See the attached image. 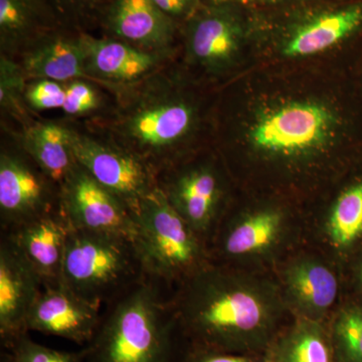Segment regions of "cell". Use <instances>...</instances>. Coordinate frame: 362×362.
I'll return each instance as SVG.
<instances>
[{
  "label": "cell",
  "instance_id": "3",
  "mask_svg": "<svg viewBox=\"0 0 362 362\" xmlns=\"http://www.w3.org/2000/svg\"><path fill=\"white\" fill-rule=\"evenodd\" d=\"M188 345L232 354L267 352L278 337L282 308L270 286L209 263L171 296Z\"/></svg>",
  "mask_w": 362,
  "mask_h": 362
},
{
  "label": "cell",
  "instance_id": "4",
  "mask_svg": "<svg viewBox=\"0 0 362 362\" xmlns=\"http://www.w3.org/2000/svg\"><path fill=\"white\" fill-rule=\"evenodd\" d=\"M361 40L362 0H293L251 11L252 65L345 56Z\"/></svg>",
  "mask_w": 362,
  "mask_h": 362
},
{
  "label": "cell",
  "instance_id": "34",
  "mask_svg": "<svg viewBox=\"0 0 362 362\" xmlns=\"http://www.w3.org/2000/svg\"><path fill=\"white\" fill-rule=\"evenodd\" d=\"M347 69L352 78L354 87L362 104V40L358 45L347 54Z\"/></svg>",
  "mask_w": 362,
  "mask_h": 362
},
{
  "label": "cell",
  "instance_id": "27",
  "mask_svg": "<svg viewBox=\"0 0 362 362\" xmlns=\"http://www.w3.org/2000/svg\"><path fill=\"white\" fill-rule=\"evenodd\" d=\"M4 362H85L87 349L63 351L33 341L28 333L21 335L7 347Z\"/></svg>",
  "mask_w": 362,
  "mask_h": 362
},
{
  "label": "cell",
  "instance_id": "5",
  "mask_svg": "<svg viewBox=\"0 0 362 362\" xmlns=\"http://www.w3.org/2000/svg\"><path fill=\"white\" fill-rule=\"evenodd\" d=\"M166 287L145 276L109 303L85 362H178L180 333Z\"/></svg>",
  "mask_w": 362,
  "mask_h": 362
},
{
  "label": "cell",
  "instance_id": "25",
  "mask_svg": "<svg viewBox=\"0 0 362 362\" xmlns=\"http://www.w3.org/2000/svg\"><path fill=\"white\" fill-rule=\"evenodd\" d=\"M329 331L337 362H362V306L342 309Z\"/></svg>",
  "mask_w": 362,
  "mask_h": 362
},
{
  "label": "cell",
  "instance_id": "32",
  "mask_svg": "<svg viewBox=\"0 0 362 362\" xmlns=\"http://www.w3.org/2000/svg\"><path fill=\"white\" fill-rule=\"evenodd\" d=\"M108 0H52L57 11L80 16L103 7Z\"/></svg>",
  "mask_w": 362,
  "mask_h": 362
},
{
  "label": "cell",
  "instance_id": "28",
  "mask_svg": "<svg viewBox=\"0 0 362 362\" xmlns=\"http://www.w3.org/2000/svg\"><path fill=\"white\" fill-rule=\"evenodd\" d=\"M26 106L35 111L62 109L65 102V83L57 81L33 80L26 86Z\"/></svg>",
  "mask_w": 362,
  "mask_h": 362
},
{
  "label": "cell",
  "instance_id": "21",
  "mask_svg": "<svg viewBox=\"0 0 362 362\" xmlns=\"http://www.w3.org/2000/svg\"><path fill=\"white\" fill-rule=\"evenodd\" d=\"M21 146L45 175L59 185L76 163L71 153V130L59 124L28 126L21 137Z\"/></svg>",
  "mask_w": 362,
  "mask_h": 362
},
{
  "label": "cell",
  "instance_id": "12",
  "mask_svg": "<svg viewBox=\"0 0 362 362\" xmlns=\"http://www.w3.org/2000/svg\"><path fill=\"white\" fill-rule=\"evenodd\" d=\"M61 207L71 230L135 240L134 213L77 162L61 183Z\"/></svg>",
  "mask_w": 362,
  "mask_h": 362
},
{
  "label": "cell",
  "instance_id": "1",
  "mask_svg": "<svg viewBox=\"0 0 362 362\" xmlns=\"http://www.w3.org/2000/svg\"><path fill=\"white\" fill-rule=\"evenodd\" d=\"M221 156L282 187H313L362 163V104L346 54L255 64L214 90Z\"/></svg>",
  "mask_w": 362,
  "mask_h": 362
},
{
  "label": "cell",
  "instance_id": "37",
  "mask_svg": "<svg viewBox=\"0 0 362 362\" xmlns=\"http://www.w3.org/2000/svg\"><path fill=\"white\" fill-rule=\"evenodd\" d=\"M265 357H266V356H265ZM265 362H272V361H269V359H268V358H267V357H266Z\"/></svg>",
  "mask_w": 362,
  "mask_h": 362
},
{
  "label": "cell",
  "instance_id": "29",
  "mask_svg": "<svg viewBox=\"0 0 362 362\" xmlns=\"http://www.w3.org/2000/svg\"><path fill=\"white\" fill-rule=\"evenodd\" d=\"M101 104L99 93L85 80L65 83V102L62 110L69 116H81L97 110Z\"/></svg>",
  "mask_w": 362,
  "mask_h": 362
},
{
  "label": "cell",
  "instance_id": "11",
  "mask_svg": "<svg viewBox=\"0 0 362 362\" xmlns=\"http://www.w3.org/2000/svg\"><path fill=\"white\" fill-rule=\"evenodd\" d=\"M157 187L202 240L218 220L225 199L214 157H189L157 176Z\"/></svg>",
  "mask_w": 362,
  "mask_h": 362
},
{
  "label": "cell",
  "instance_id": "15",
  "mask_svg": "<svg viewBox=\"0 0 362 362\" xmlns=\"http://www.w3.org/2000/svg\"><path fill=\"white\" fill-rule=\"evenodd\" d=\"M102 21L113 39L144 51L173 52L180 25L166 16L152 0H108Z\"/></svg>",
  "mask_w": 362,
  "mask_h": 362
},
{
  "label": "cell",
  "instance_id": "36",
  "mask_svg": "<svg viewBox=\"0 0 362 362\" xmlns=\"http://www.w3.org/2000/svg\"><path fill=\"white\" fill-rule=\"evenodd\" d=\"M327 1H343V0H327Z\"/></svg>",
  "mask_w": 362,
  "mask_h": 362
},
{
  "label": "cell",
  "instance_id": "2",
  "mask_svg": "<svg viewBox=\"0 0 362 362\" xmlns=\"http://www.w3.org/2000/svg\"><path fill=\"white\" fill-rule=\"evenodd\" d=\"M122 90L112 119V141L141 159L154 175L187 160L211 136L214 90L185 71H161Z\"/></svg>",
  "mask_w": 362,
  "mask_h": 362
},
{
  "label": "cell",
  "instance_id": "24",
  "mask_svg": "<svg viewBox=\"0 0 362 362\" xmlns=\"http://www.w3.org/2000/svg\"><path fill=\"white\" fill-rule=\"evenodd\" d=\"M328 233L337 247H350L362 237V171L339 190L331 207Z\"/></svg>",
  "mask_w": 362,
  "mask_h": 362
},
{
  "label": "cell",
  "instance_id": "20",
  "mask_svg": "<svg viewBox=\"0 0 362 362\" xmlns=\"http://www.w3.org/2000/svg\"><path fill=\"white\" fill-rule=\"evenodd\" d=\"M285 284L288 296L302 318L321 321L337 300V276L315 259H300L290 266Z\"/></svg>",
  "mask_w": 362,
  "mask_h": 362
},
{
  "label": "cell",
  "instance_id": "23",
  "mask_svg": "<svg viewBox=\"0 0 362 362\" xmlns=\"http://www.w3.org/2000/svg\"><path fill=\"white\" fill-rule=\"evenodd\" d=\"M282 223V213L272 207L233 221L221 233L218 254L235 259L268 249L277 240Z\"/></svg>",
  "mask_w": 362,
  "mask_h": 362
},
{
  "label": "cell",
  "instance_id": "30",
  "mask_svg": "<svg viewBox=\"0 0 362 362\" xmlns=\"http://www.w3.org/2000/svg\"><path fill=\"white\" fill-rule=\"evenodd\" d=\"M265 356L259 358L254 354H232L188 345L178 362H265Z\"/></svg>",
  "mask_w": 362,
  "mask_h": 362
},
{
  "label": "cell",
  "instance_id": "10",
  "mask_svg": "<svg viewBox=\"0 0 362 362\" xmlns=\"http://www.w3.org/2000/svg\"><path fill=\"white\" fill-rule=\"evenodd\" d=\"M61 211V185L45 175L23 150V152L2 150L0 154L2 232H9Z\"/></svg>",
  "mask_w": 362,
  "mask_h": 362
},
{
  "label": "cell",
  "instance_id": "22",
  "mask_svg": "<svg viewBox=\"0 0 362 362\" xmlns=\"http://www.w3.org/2000/svg\"><path fill=\"white\" fill-rule=\"evenodd\" d=\"M265 356L272 362H337L329 329L306 318L278 334Z\"/></svg>",
  "mask_w": 362,
  "mask_h": 362
},
{
  "label": "cell",
  "instance_id": "33",
  "mask_svg": "<svg viewBox=\"0 0 362 362\" xmlns=\"http://www.w3.org/2000/svg\"><path fill=\"white\" fill-rule=\"evenodd\" d=\"M293 0H202L204 4L211 6H235L244 7L250 11L270 8L287 4Z\"/></svg>",
  "mask_w": 362,
  "mask_h": 362
},
{
  "label": "cell",
  "instance_id": "26",
  "mask_svg": "<svg viewBox=\"0 0 362 362\" xmlns=\"http://www.w3.org/2000/svg\"><path fill=\"white\" fill-rule=\"evenodd\" d=\"M23 66L8 56L0 58V106L11 115L23 118L25 115V81L28 80Z\"/></svg>",
  "mask_w": 362,
  "mask_h": 362
},
{
  "label": "cell",
  "instance_id": "18",
  "mask_svg": "<svg viewBox=\"0 0 362 362\" xmlns=\"http://www.w3.org/2000/svg\"><path fill=\"white\" fill-rule=\"evenodd\" d=\"M23 68L33 80L70 81L88 78L85 52L81 35H64L58 30L35 40L23 52Z\"/></svg>",
  "mask_w": 362,
  "mask_h": 362
},
{
  "label": "cell",
  "instance_id": "6",
  "mask_svg": "<svg viewBox=\"0 0 362 362\" xmlns=\"http://www.w3.org/2000/svg\"><path fill=\"white\" fill-rule=\"evenodd\" d=\"M180 35L185 73L202 84H223L252 65L250 9L202 4Z\"/></svg>",
  "mask_w": 362,
  "mask_h": 362
},
{
  "label": "cell",
  "instance_id": "35",
  "mask_svg": "<svg viewBox=\"0 0 362 362\" xmlns=\"http://www.w3.org/2000/svg\"><path fill=\"white\" fill-rule=\"evenodd\" d=\"M358 277H359V282H361V284L362 285V264L361 266V269H359Z\"/></svg>",
  "mask_w": 362,
  "mask_h": 362
},
{
  "label": "cell",
  "instance_id": "31",
  "mask_svg": "<svg viewBox=\"0 0 362 362\" xmlns=\"http://www.w3.org/2000/svg\"><path fill=\"white\" fill-rule=\"evenodd\" d=\"M152 1L166 16L173 18L180 25L188 18H192L204 4L202 0H152Z\"/></svg>",
  "mask_w": 362,
  "mask_h": 362
},
{
  "label": "cell",
  "instance_id": "17",
  "mask_svg": "<svg viewBox=\"0 0 362 362\" xmlns=\"http://www.w3.org/2000/svg\"><path fill=\"white\" fill-rule=\"evenodd\" d=\"M71 230L61 211L2 233L11 240L32 264L45 288L62 283L66 243Z\"/></svg>",
  "mask_w": 362,
  "mask_h": 362
},
{
  "label": "cell",
  "instance_id": "13",
  "mask_svg": "<svg viewBox=\"0 0 362 362\" xmlns=\"http://www.w3.org/2000/svg\"><path fill=\"white\" fill-rule=\"evenodd\" d=\"M44 289L42 279L18 247L2 233L0 242V340L7 349L28 333V314Z\"/></svg>",
  "mask_w": 362,
  "mask_h": 362
},
{
  "label": "cell",
  "instance_id": "8",
  "mask_svg": "<svg viewBox=\"0 0 362 362\" xmlns=\"http://www.w3.org/2000/svg\"><path fill=\"white\" fill-rule=\"evenodd\" d=\"M135 246L145 275L180 284L211 263L204 240L170 206L158 187L134 214Z\"/></svg>",
  "mask_w": 362,
  "mask_h": 362
},
{
  "label": "cell",
  "instance_id": "9",
  "mask_svg": "<svg viewBox=\"0 0 362 362\" xmlns=\"http://www.w3.org/2000/svg\"><path fill=\"white\" fill-rule=\"evenodd\" d=\"M75 161L133 213L157 188V177L135 154L111 139L102 140L71 130Z\"/></svg>",
  "mask_w": 362,
  "mask_h": 362
},
{
  "label": "cell",
  "instance_id": "14",
  "mask_svg": "<svg viewBox=\"0 0 362 362\" xmlns=\"http://www.w3.org/2000/svg\"><path fill=\"white\" fill-rule=\"evenodd\" d=\"M101 307L83 299L63 283L45 287L26 320V329L89 344L101 321Z\"/></svg>",
  "mask_w": 362,
  "mask_h": 362
},
{
  "label": "cell",
  "instance_id": "7",
  "mask_svg": "<svg viewBox=\"0 0 362 362\" xmlns=\"http://www.w3.org/2000/svg\"><path fill=\"white\" fill-rule=\"evenodd\" d=\"M134 240L111 233L71 230L62 283L101 307L145 277Z\"/></svg>",
  "mask_w": 362,
  "mask_h": 362
},
{
  "label": "cell",
  "instance_id": "16",
  "mask_svg": "<svg viewBox=\"0 0 362 362\" xmlns=\"http://www.w3.org/2000/svg\"><path fill=\"white\" fill-rule=\"evenodd\" d=\"M88 78L111 87L136 84L160 69L168 54L144 51L113 39H97L81 33Z\"/></svg>",
  "mask_w": 362,
  "mask_h": 362
},
{
  "label": "cell",
  "instance_id": "19",
  "mask_svg": "<svg viewBox=\"0 0 362 362\" xmlns=\"http://www.w3.org/2000/svg\"><path fill=\"white\" fill-rule=\"evenodd\" d=\"M49 0H0V47L4 54L25 49L58 28Z\"/></svg>",
  "mask_w": 362,
  "mask_h": 362
}]
</instances>
